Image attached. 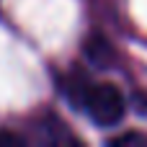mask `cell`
<instances>
[{
    "instance_id": "cell-1",
    "label": "cell",
    "mask_w": 147,
    "mask_h": 147,
    "mask_svg": "<svg viewBox=\"0 0 147 147\" xmlns=\"http://www.w3.org/2000/svg\"><path fill=\"white\" fill-rule=\"evenodd\" d=\"M62 93L75 109H83L98 127H116L127 114L124 93L114 83H90L72 72L62 80Z\"/></svg>"
},
{
    "instance_id": "cell-2",
    "label": "cell",
    "mask_w": 147,
    "mask_h": 147,
    "mask_svg": "<svg viewBox=\"0 0 147 147\" xmlns=\"http://www.w3.org/2000/svg\"><path fill=\"white\" fill-rule=\"evenodd\" d=\"M85 54H88V59H90L93 65H98V67H109V62L114 59L111 44H109L103 36H98V34L88 39V44H85Z\"/></svg>"
},
{
    "instance_id": "cell-3",
    "label": "cell",
    "mask_w": 147,
    "mask_h": 147,
    "mask_svg": "<svg viewBox=\"0 0 147 147\" xmlns=\"http://www.w3.org/2000/svg\"><path fill=\"white\" fill-rule=\"evenodd\" d=\"M109 145H147V134H140V132H127V134H121V137H114V140H109Z\"/></svg>"
},
{
    "instance_id": "cell-4",
    "label": "cell",
    "mask_w": 147,
    "mask_h": 147,
    "mask_svg": "<svg viewBox=\"0 0 147 147\" xmlns=\"http://www.w3.org/2000/svg\"><path fill=\"white\" fill-rule=\"evenodd\" d=\"M23 137L16 134V132H8V129H0V147H23Z\"/></svg>"
}]
</instances>
